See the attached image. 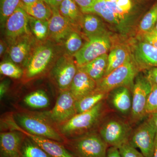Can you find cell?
Listing matches in <instances>:
<instances>
[{
    "mask_svg": "<svg viewBox=\"0 0 157 157\" xmlns=\"http://www.w3.org/2000/svg\"><path fill=\"white\" fill-rule=\"evenodd\" d=\"M133 56L140 70L157 67V48L148 42L140 41L136 44Z\"/></svg>",
    "mask_w": 157,
    "mask_h": 157,
    "instance_id": "cell-18",
    "label": "cell"
},
{
    "mask_svg": "<svg viewBox=\"0 0 157 157\" xmlns=\"http://www.w3.org/2000/svg\"><path fill=\"white\" fill-rule=\"evenodd\" d=\"M80 8L82 12L89 9L94 5L97 0H73Z\"/></svg>",
    "mask_w": 157,
    "mask_h": 157,
    "instance_id": "cell-39",
    "label": "cell"
},
{
    "mask_svg": "<svg viewBox=\"0 0 157 157\" xmlns=\"http://www.w3.org/2000/svg\"><path fill=\"white\" fill-rule=\"evenodd\" d=\"M154 29L157 32V22L156 23L155 25Z\"/></svg>",
    "mask_w": 157,
    "mask_h": 157,
    "instance_id": "cell-49",
    "label": "cell"
},
{
    "mask_svg": "<svg viewBox=\"0 0 157 157\" xmlns=\"http://www.w3.org/2000/svg\"><path fill=\"white\" fill-rule=\"evenodd\" d=\"M35 39L32 33L26 34L9 43L7 51L9 60L25 67L36 46Z\"/></svg>",
    "mask_w": 157,
    "mask_h": 157,
    "instance_id": "cell-13",
    "label": "cell"
},
{
    "mask_svg": "<svg viewBox=\"0 0 157 157\" xmlns=\"http://www.w3.org/2000/svg\"><path fill=\"white\" fill-rule=\"evenodd\" d=\"M128 124L119 120H110L104 123L99 134L108 147H119L129 141L132 135Z\"/></svg>",
    "mask_w": 157,
    "mask_h": 157,
    "instance_id": "cell-12",
    "label": "cell"
},
{
    "mask_svg": "<svg viewBox=\"0 0 157 157\" xmlns=\"http://www.w3.org/2000/svg\"><path fill=\"white\" fill-rule=\"evenodd\" d=\"M21 6L29 15L36 19L48 21L52 15L51 7L42 0H38L29 5L22 3Z\"/></svg>",
    "mask_w": 157,
    "mask_h": 157,
    "instance_id": "cell-24",
    "label": "cell"
},
{
    "mask_svg": "<svg viewBox=\"0 0 157 157\" xmlns=\"http://www.w3.org/2000/svg\"><path fill=\"white\" fill-rule=\"evenodd\" d=\"M83 14L80 26L87 38L107 33L104 23L98 15L92 13Z\"/></svg>",
    "mask_w": 157,
    "mask_h": 157,
    "instance_id": "cell-21",
    "label": "cell"
},
{
    "mask_svg": "<svg viewBox=\"0 0 157 157\" xmlns=\"http://www.w3.org/2000/svg\"><path fill=\"white\" fill-rule=\"evenodd\" d=\"M104 112L103 101L92 109L82 113H77L64 124L58 126L65 138H73L86 133L97 125Z\"/></svg>",
    "mask_w": 157,
    "mask_h": 157,
    "instance_id": "cell-3",
    "label": "cell"
},
{
    "mask_svg": "<svg viewBox=\"0 0 157 157\" xmlns=\"http://www.w3.org/2000/svg\"><path fill=\"white\" fill-rule=\"evenodd\" d=\"M148 119L157 131V113L149 114Z\"/></svg>",
    "mask_w": 157,
    "mask_h": 157,
    "instance_id": "cell-42",
    "label": "cell"
},
{
    "mask_svg": "<svg viewBox=\"0 0 157 157\" xmlns=\"http://www.w3.org/2000/svg\"><path fill=\"white\" fill-rule=\"evenodd\" d=\"M20 152L21 157H51L38 144L25 135Z\"/></svg>",
    "mask_w": 157,
    "mask_h": 157,
    "instance_id": "cell-28",
    "label": "cell"
},
{
    "mask_svg": "<svg viewBox=\"0 0 157 157\" xmlns=\"http://www.w3.org/2000/svg\"><path fill=\"white\" fill-rule=\"evenodd\" d=\"M17 124L30 134L63 143L65 138L44 112L20 111L13 115Z\"/></svg>",
    "mask_w": 157,
    "mask_h": 157,
    "instance_id": "cell-1",
    "label": "cell"
},
{
    "mask_svg": "<svg viewBox=\"0 0 157 157\" xmlns=\"http://www.w3.org/2000/svg\"><path fill=\"white\" fill-rule=\"evenodd\" d=\"M78 70L72 56L64 55L57 60L50 72V76L61 91L69 90Z\"/></svg>",
    "mask_w": 157,
    "mask_h": 157,
    "instance_id": "cell-10",
    "label": "cell"
},
{
    "mask_svg": "<svg viewBox=\"0 0 157 157\" xmlns=\"http://www.w3.org/2000/svg\"><path fill=\"white\" fill-rule=\"evenodd\" d=\"M106 157H122L119 149L116 147H109Z\"/></svg>",
    "mask_w": 157,
    "mask_h": 157,
    "instance_id": "cell-40",
    "label": "cell"
},
{
    "mask_svg": "<svg viewBox=\"0 0 157 157\" xmlns=\"http://www.w3.org/2000/svg\"><path fill=\"white\" fill-rule=\"evenodd\" d=\"M63 144L75 157H106L109 147L100 134L94 132L65 138Z\"/></svg>",
    "mask_w": 157,
    "mask_h": 157,
    "instance_id": "cell-2",
    "label": "cell"
},
{
    "mask_svg": "<svg viewBox=\"0 0 157 157\" xmlns=\"http://www.w3.org/2000/svg\"><path fill=\"white\" fill-rule=\"evenodd\" d=\"M63 0H49V6L52 7H59Z\"/></svg>",
    "mask_w": 157,
    "mask_h": 157,
    "instance_id": "cell-44",
    "label": "cell"
},
{
    "mask_svg": "<svg viewBox=\"0 0 157 157\" xmlns=\"http://www.w3.org/2000/svg\"><path fill=\"white\" fill-rule=\"evenodd\" d=\"M9 87V82L7 81H3L0 84V98H3L8 90Z\"/></svg>",
    "mask_w": 157,
    "mask_h": 157,
    "instance_id": "cell-41",
    "label": "cell"
},
{
    "mask_svg": "<svg viewBox=\"0 0 157 157\" xmlns=\"http://www.w3.org/2000/svg\"><path fill=\"white\" fill-rule=\"evenodd\" d=\"M76 101L70 90L62 91L57 98L54 107L50 111L44 112L57 126L67 122L77 114Z\"/></svg>",
    "mask_w": 157,
    "mask_h": 157,
    "instance_id": "cell-9",
    "label": "cell"
},
{
    "mask_svg": "<svg viewBox=\"0 0 157 157\" xmlns=\"http://www.w3.org/2000/svg\"><path fill=\"white\" fill-rule=\"evenodd\" d=\"M29 20V16L21 6L8 17L4 26L9 43L21 36L32 33Z\"/></svg>",
    "mask_w": 157,
    "mask_h": 157,
    "instance_id": "cell-14",
    "label": "cell"
},
{
    "mask_svg": "<svg viewBox=\"0 0 157 157\" xmlns=\"http://www.w3.org/2000/svg\"><path fill=\"white\" fill-rule=\"evenodd\" d=\"M0 73L1 75L15 79L21 78L24 73L20 67L9 60L1 62Z\"/></svg>",
    "mask_w": 157,
    "mask_h": 157,
    "instance_id": "cell-33",
    "label": "cell"
},
{
    "mask_svg": "<svg viewBox=\"0 0 157 157\" xmlns=\"http://www.w3.org/2000/svg\"><path fill=\"white\" fill-rule=\"evenodd\" d=\"M54 55V48L50 44L36 45L25 67L26 78H33L44 73L52 61Z\"/></svg>",
    "mask_w": 157,
    "mask_h": 157,
    "instance_id": "cell-8",
    "label": "cell"
},
{
    "mask_svg": "<svg viewBox=\"0 0 157 157\" xmlns=\"http://www.w3.org/2000/svg\"><path fill=\"white\" fill-rule=\"evenodd\" d=\"M141 35L143 41L148 42L157 48V32L154 28Z\"/></svg>",
    "mask_w": 157,
    "mask_h": 157,
    "instance_id": "cell-36",
    "label": "cell"
},
{
    "mask_svg": "<svg viewBox=\"0 0 157 157\" xmlns=\"http://www.w3.org/2000/svg\"><path fill=\"white\" fill-rule=\"evenodd\" d=\"M42 1H43V2H45L47 3V4L49 5V0H42Z\"/></svg>",
    "mask_w": 157,
    "mask_h": 157,
    "instance_id": "cell-48",
    "label": "cell"
},
{
    "mask_svg": "<svg viewBox=\"0 0 157 157\" xmlns=\"http://www.w3.org/2000/svg\"><path fill=\"white\" fill-rule=\"evenodd\" d=\"M110 92V102L117 110L124 114L131 112L132 94L128 86H121Z\"/></svg>",
    "mask_w": 157,
    "mask_h": 157,
    "instance_id": "cell-20",
    "label": "cell"
},
{
    "mask_svg": "<svg viewBox=\"0 0 157 157\" xmlns=\"http://www.w3.org/2000/svg\"><path fill=\"white\" fill-rule=\"evenodd\" d=\"M65 49L67 54L74 56L83 46L81 36L76 31L72 32L64 41Z\"/></svg>",
    "mask_w": 157,
    "mask_h": 157,
    "instance_id": "cell-31",
    "label": "cell"
},
{
    "mask_svg": "<svg viewBox=\"0 0 157 157\" xmlns=\"http://www.w3.org/2000/svg\"><path fill=\"white\" fill-rule=\"evenodd\" d=\"M122 157H145L129 141L118 147Z\"/></svg>",
    "mask_w": 157,
    "mask_h": 157,
    "instance_id": "cell-34",
    "label": "cell"
},
{
    "mask_svg": "<svg viewBox=\"0 0 157 157\" xmlns=\"http://www.w3.org/2000/svg\"><path fill=\"white\" fill-rule=\"evenodd\" d=\"M153 157H157V132L156 136L155 142L154 152Z\"/></svg>",
    "mask_w": 157,
    "mask_h": 157,
    "instance_id": "cell-46",
    "label": "cell"
},
{
    "mask_svg": "<svg viewBox=\"0 0 157 157\" xmlns=\"http://www.w3.org/2000/svg\"><path fill=\"white\" fill-rule=\"evenodd\" d=\"M157 21V2H156L140 21L139 29L141 35L154 28Z\"/></svg>",
    "mask_w": 157,
    "mask_h": 157,
    "instance_id": "cell-30",
    "label": "cell"
},
{
    "mask_svg": "<svg viewBox=\"0 0 157 157\" xmlns=\"http://www.w3.org/2000/svg\"><path fill=\"white\" fill-rule=\"evenodd\" d=\"M105 2H116L117 0H104Z\"/></svg>",
    "mask_w": 157,
    "mask_h": 157,
    "instance_id": "cell-47",
    "label": "cell"
},
{
    "mask_svg": "<svg viewBox=\"0 0 157 157\" xmlns=\"http://www.w3.org/2000/svg\"><path fill=\"white\" fill-rule=\"evenodd\" d=\"M133 83L131 114L134 120L139 121L146 115L147 102L152 85L146 75L140 72L135 77Z\"/></svg>",
    "mask_w": 157,
    "mask_h": 157,
    "instance_id": "cell-6",
    "label": "cell"
},
{
    "mask_svg": "<svg viewBox=\"0 0 157 157\" xmlns=\"http://www.w3.org/2000/svg\"><path fill=\"white\" fill-rule=\"evenodd\" d=\"M25 135L16 130L1 132L0 134V156L19 157L21 147Z\"/></svg>",
    "mask_w": 157,
    "mask_h": 157,
    "instance_id": "cell-17",
    "label": "cell"
},
{
    "mask_svg": "<svg viewBox=\"0 0 157 157\" xmlns=\"http://www.w3.org/2000/svg\"><path fill=\"white\" fill-rule=\"evenodd\" d=\"M132 55L130 49L126 45H117L110 51L108 57V64L104 76L123 64Z\"/></svg>",
    "mask_w": 157,
    "mask_h": 157,
    "instance_id": "cell-23",
    "label": "cell"
},
{
    "mask_svg": "<svg viewBox=\"0 0 157 157\" xmlns=\"http://www.w3.org/2000/svg\"><path fill=\"white\" fill-rule=\"evenodd\" d=\"M82 13H92L100 16L113 26L121 33H126L128 31V20L116 15L108 8L104 0H97L91 7L85 10Z\"/></svg>",
    "mask_w": 157,
    "mask_h": 157,
    "instance_id": "cell-16",
    "label": "cell"
},
{
    "mask_svg": "<svg viewBox=\"0 0 157 157\" xmlns=\"http://www.w3.org/2000/svg\"><path fill=\"white\" fill-rule=\"evenodd\" d=\"M146 74V77L148 78L152 85L157 86V67H151L147 69Z\"/></svg>",
    "mask_w": 157,
    "mask_h": 157,
    "instance_id": "cell-38",
    "label": "cell"
},
{
    "mask_svg": "<svg viewBox=\"0 0 157 157\" xmlns=\"http://www.w3.org/2000/svg\"><path fill=\"white\" fill-rule=\"evenodd\" d=\"M8 48L9 47H8L5 41L1 40V43H0V55L1 57L3 56V55L6 53V52L8 51Z\"/></svg>",
    "mask_w": 157,
    "mask_h": 157,
    "instance_id": "cell-43",
    "label": "cell"
},
{
    "mask_svg": "<svg viewBox=\"0 0 157 157\" xmlns=\"http://www.w3.org/2000/svg\"><path fill=\"white\" fill-rule=\"evenodd\" d=\"M97 86V81L78 68L69 90L77 101L94 92Z\"/></svg>",
    "mask_w": 157,
    "mask_h": 157,
    "instance_id": "cell-19",
    "label": "cell"
},
{
    "mask_svg": "<svg viewBox=\"0 0 157 157\" xmlns=\"http://www.w3.org/2000/svg\"><path fill=\"white\" fill-rule=\"evenodd\" d=\"M108 34L88 38L80 50L74 56L77 67H80L107 53L111 48Z\"/></svg>",
    "mask_w": 157,
    "mask_h": 157,
    "instance_id": "cell-7",
    "label": "cell"
},
{
    "mask_svg": "<svg viewBox=\"0 0 157 157\" xmlns=\"http://www.w3.org/2000/svg\"><path fill=\"white\" fill-rule=\"evenodd\" d=\"M21 1L24 5H29L35 2L38 0H21Z\"/></svg>",
    "mask_w": 157,
    "mask_h": 157,
    "instance_id": "cell-45",
    "label": "cell"
},
{
    "mask_svg": "<svg viewBox=\"0 0 157 157\" xmlns=\"http://www.w3.org/2000/svg\"><path fill=\"white\" fill-rule=\"evenodd\" d=\"M3 125L11 130L21 132L37 144L51 157H75L61 142L36 135H32L25 131L17 124L13 115L6 116L2 119Z\"/></svg>",
    "mask_w": 157,
    "mask_h": 157,
    "instance_id": "cell-5",
    "label": "cell"
},
{
    "mask_svg": "<svg viewBox=\"0 0 157 157\" xmlns=\"http://www.w3.org/2000/svg\"><path fill=\"white\" fill-rule=\"evenodd\" d=\"M22 4L21 0H0V21L2 25H4L8 17Z\"/></svg>",
    "mask_w": 157,
    "mask_h": 157,
    "instance_id": "cell-32",
    "label": "cell"
},
{
    "mask_svg": "<svg viewBox=\"0 0 157 157\" xmlns=\"http://www.w3.org/2000/svg\"><path fill=\"white\" fill-rule=\"evenodd\" d=\"M51 7L52 15L48 20L49 37L55 42H62L72 32L76 31V26L60 14L58 7Z\"/></svg>",
    "mask_w": 157,
    "mask_h": 157,
    "instance_id": "cell-15",
    "label": "cell"
},
{
    "mask_svg": "<svg viewBox=\"0 0 157 157\" xmlns=\"http://www.w3.org/2000/svg\"><path fill=\"white\" fill-rule=\"evenodd\" d=\"M108 55L106 53L77 67L97 82L103 78L105 75L108 64Z\"/></svg>",
    "mask_w": 157,
    "mask_h": 157,
    "instance_id": "cell-22",
    "label": "cell"
},
{
    "mask_svg": "<svg viewBox=\"0 0 157 157\" xmlns=\"http://www.w3.org/2000/svg\"><path fill=\"white\" fill-rule=\"evenodd\" d=\"M77 6L73 0H63L58 7L60 14L76 27L80 25L82 15Z\"/></svg>",
    "mask_w": 157,
    "mask_h": 157,
    "instance_id": "cell-25",
    "label": "cell"
},
{
    "mask_svg": "<svg viewBox=\"0 0 157 157\" xmlns=\"http://www.w3.org/2000/svg\"><path fill=\"white\" fill-rule=\"evenodd\" d=\"M116 3L118 7L126 14H128L132 9V0H117Z\"/></svg>",
    "mask_w": 157,
    "mask_h": 157,
    "instance_id": "cell-37",
    "label": "cell"
},
{
    "mask_svg": "<svg viewBox=\"0 0 157 157\" xmlns=\"http://www.w3.org/2000/svg\"><path fill=\"white\" fill-rule=\"evenodd\" d=\"M140 70L132 55L123 64L97 81L96 90L107 94L121 86L128 87L133 83Z\"/></svg>",
    "mask_w": 157,
    "mask_h": 157,
    "instance_id": "cell-4",
    "label": "cell"
},
{
    "mask_svg": "<svg viewBox=\"0 0 157 157\" xmlns=\"http://www.w3.org/2000/svg\"><path fill=\"white\" fill-rule=\"evenodd\" d=\"M157 131L147 119L140 124L131 135L129 143L139 149L145 157H153Z\"/></svg>",
    "mask_w": 157,
    "mask_h": 157,
    "instance_id": "cell-11",
    "label": "cell"
},
{
    "mask_svg": "<svg viewBox=\"0 0 157 157\" xmlns=\"http://www.w3.org/2000/svg\"><path fill=\"white\" fill-rule=\"evenodd\" d=\"M26 106L34 109H42L48 107L50 101L47 94L42 90H37L29 94L24 98Z\"/></svg>",
    "mask_w": 157,
    "mask_h": 157,
    "instance_id": "cell-27",
    "label": "cell"
},
{
    "mask_svg": "<svg viewBox=\"0 0 157 157\" xmlns=\"http://www.w3.org/2000/svg\"><path fill=\"white\" fill-rule=\"evenodd\" d=\"M107 94L95 90L76 102V109L77 113L88 111L98 103L103 101Z\"/></svg>",
    "mask_w": 157,
    "mask_h": 157,
    "instance_id": "cell-26",
    "label": "cell"
},
{
    "mask_svg": "<svg viewBox=\"0 0 157 157\" xmlns=\"http://www.w3.org/2000/svg\"><path fill=\"white\" fill-rule=\"evenodd\" d=\"M29 25L31 33L38 41H44L49 36L48 21L41 20L29 16Z\"/></svg>",
    "mask_w": 157,
    "mask_h": 157,
    "instance_id": "cell-29",
    "label": "cell"
},
{
    "mask_svg": "<svg viewBox=\"0 0 157 157\" xmlns=\"http://www.w3.org/2000/svg\"><path fill=\"white\" fill-rule=\"evenodd\" d=\"M157 113V86H153L149 95L146 107V114Z\"/></svg>",
    "mask_w": 157,
    "mask_h": 157,
    "instance_id": "cell-35",
    "label": "cell"
}]
</instances>
